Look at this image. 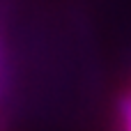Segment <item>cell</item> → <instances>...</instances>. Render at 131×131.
Instances as JSON below:
<instances>
[{
  "label": "cell",
  "mask_w": 131,
  "mask_h": 131,
  "mask_svg": "<svg viewBox=\"0 0 131 131\" xmlns=\"http://www.w3.org/2000/svg\"><path fill=\"white\" fill-rule=\"evenodd\" d=\"M2 83H5V41H2V28H0V94H2Z\"/></svg>",
  "instance_id": "6da1fadb"
}]
</instances>
